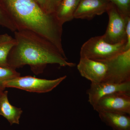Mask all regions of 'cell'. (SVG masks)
<instances>
[{
	"instance_id": "12",
	"label": "cell",
	"mask_w": 130,
	"mask_h": 130,
	"mask_svg": "<svg viewBox=\"0 0 130 130\" xmlns=\"http://www.w3.org/2000/svg\"><path fill=\"white\" fill-rule=\"evenodd\" d=\"M8 94V91L4 90L0 95V115L6 119L11 125L19 124L23 110L10 103Z\"/></svg>"
},
{
	"instance_id": "2",
	"label": "cell",
	"mask_w": 130,
	"mask_h": 130,
	"mask_svg": "<svg viewBox=\"0 0 130 130\" xmlns=\"http://www.w3.org/2000/svg\"><path fill=\"white\" fill-rule=\"evenodd\" d=\"M17 30L31 31L51 42L65 53L62 43L63 25L55 13L44 11L36 0H0Z\"/></svg>"
},
{
	"instance_id": "20",
	"label": "cell",
	"mask_w": 130,
	"mask_h": 130,
	"mask_svg": "<svg viewBox=\"0 0 130 130\" xmlns=\"http://www.w3.org/2000/svg\"><path fill=\"white\" fill-rule=\"evenodd\" d=\"M36 1L44 11L47 13H49L48 7V0H36Z\"/></svg>"
},
{
	"instance_id": "13",
	"label": "cell",
	"mask_w": 130,
	"mask_h": 130,
	"mask_svg": "<svg viewBox=\"0 0 130 130\" xmlns=\"http://www.w3.org/2000/svg\"><path fill=\"white\" fill-rule=\"evenodd\" d=\"M80 0H61L55 11L56 18L61 24L72 21Z\"/></svg>"
},
{
	"instance_id": "11",
	"label": "cell",
	"mask_w": 130,
	"mask_h": 130,
	"mask_svg": "<svg viewBox=\"0 0 130 130\" xmlns=\"http://www.w3.org/2000/svg\"><path fill=\"white\" fill-rule=\"evenodd\" d=\"M98 113L102 122L114 130H130V115L116 112Z\"/></svg>"
},
{
	"instance_id": "15",
	"label": "cell",
	"mask_w": 130,
	"mask_h": 130,
	"mask_svg": "<svg viewBox=\"0 0 130 130\" xmlns=\"http://www.w3.org/2000/svg\"><path fill=\"white\" fill-rule=\"evenodd\" d=\"M20 76L16 70L9 67H0V89L5 90V82Z\"/></svg>"
},
{
	"instance_id": "8",
	"label": "cell",
	"mask_w": 130,
	"mask_h": 130,
	"mask_svg": "<svg viewBox=\"0 0 130 130\" xmlns=\"http://www.w3.org/2000/svg\"><path fill=\"white\" fill-rule=\"evenodd\" d=\"M116 93H130V81L120 84L106 82L91 83L87 91L89 102L93 107L102 98Z\"/></svg>"
},
{
	"instance_id": "10",
	"label": "cell",
	"mask_w": 130,
	"mask_h": 130,
	"mask_svg": "<svg viewBox=\"0 0 130 130\" xmlns=\"http://www.w3.org/2000/svg\"><path fill=\"white\" fill-rule=\"evenodd\" d=\"M109 3L107 0H80L74 18L92 19L106 12Z\"/></svg>"
},
{
	"instance_id": "6",
	"label": "cell",
	"mask_w": 130,
	"mask_h": 130,
	"mask_svg": "<svg viewBox=\"0 0 130 130\" xmlns=\"http://www.w3.org/2000/svg\"><path fill=\"white\" fill-rule=\"evenodd\" d=\"M104 81L116 84L130 81V49L107 61Z\"/></svg>"
},
{
	"instance_id": "4",
	"label": "cell",
	"mask_w": 130,
	"mask_h": 130,
	"mask_svg": "<svg viewBox=\"0 0 130 130\" xmlns=\"http://www.w3.org/2000/svg\"><path fill=\"white\" fill-rule=\"evenodd\" d=\"M66 77L65 75L55 79H47L20 76L5 82L4 86L5 88H14L33 93H46L56 88Z\"/></svg>"
},
{
	"instance_id": "3",
	"label": "cell",
	"mask_w": 130,
	"mask_h": 130,
	"mask_svg": "<svg viewBox=\"0 0 130 130\" xmlns=\"http://www.w3.org/2000/svg\"><path fill=\"white\" fill-rule=\"evenodd\" d=\"M126 41L116 44L108 43L102 36L91 38L81 47L80 58L104 62L126 51Z\"/></svg>"
},
{
	"instance_id": "1",
	"label": "cell",
	"mask_w": 130,
	"mask_h": 130,
	"mask_svg": "<svg viewBox=\"0 0 130 130\" xmlns=\"http://www.w3.org/2000/svg\"><path fill=\"white\" fill-rule=\"evenodd\" d=\"M14 33L16 43L8 56L9 67L16 70L28 65L32 72L37 75L42 73L49 64L70 67L76 66L68 61L65 53L41 35L25 30Z\"/></svg>"
},
{
	"instance_id": "5",
	"label": "cell",
	"mask_w": 130,
	"mask_h": 130,
	"mask_svg": "<svg viewBox=\"0 0 130 130\" xmlns=\"http://www.w3.org/2000/svg\"><path fill=\"white\" fill-rule=\"evenodd\" d=\"M106 12L109 18L106 30L102 37L108 43L116 44L126 41V27L128 19L121 14L117 7L109 2Z\"/></svg>"
},
{
	"instance_id": "7",
	"label": "cell",
	"mask_w": 130,
	"mask_h": 130,
	"mask_svg": "<svg viewBox=\"0 0 130 130\" xmlns=\"http://www.w3.org/2000/svg\"><path fill=\"white\" fill-rule=\"evenodd\" d=\"M93 108L98 112H116L130 115V93H116L105 96Z\"/></svg>"
},
{
	"instance_id": "17",
	"label": "cell",
	"mask_w": 130,
	"mask_h": 130,
	"mask_svg": "<svg viewBox=\"0 0 130 130\" xmlns=\"http://www.w3.org/2000/svg\"><path fill=\"white\" fill-rule=\"evenodd\" d=\"M0 26L7 28L12 32L17 30L16 27L6 13L0 1Z\"/></svg>"
},
{
	"instance_id": "21",
	"label": "cell",
	"mask_w": 130,
	"mask_h": 130,
	"mask_svg": "<svg viewBox=\"0 0 130 130\" xmlns=\"http://www.w3.org/2000/svg\"><path fill=\"white\" fill-rule=\"evenodd\" d=\"M5 90H3L0 89V95H1V94L2 93L3 91Z\"/></svg>"
},
{
	"instance_id": "19",
	"label": "cell",
	"mask_w": 130,
	"mask_h": 130,
	"mask_svg": "<svg viewBox=\"0 0 130 130\" xmlns=\"http://www.w3.org/2000/svg\"><path fill=\"white\" fill-rule=\"evenodd\" d=\"M126 50L130 49V18L128 19L126 27Z\"/></svg>"
},
{
	"instance_id": "16",
	"label": "cell",
	"mask_w": 130,
	"mask_h": 130,
	"mask_svg": "<svg viewBox=\"0 0 130 130\" xmlns=\"http://www.w3.org/2000/svg\"><path fill=\"white\" fill-rule=\"evenodd\" d=\"M114 4L120 13L126 18L130 17V0H107Z\"/></svg>"
},
{
	"instance_id": "14",
	"label": "cell",
	"mask_w": 130,
	"mask_h": 130,
	"mask_svg": "<svg viewBox=\"0 0 130 130\" xmlns=\"http://www.w3.org/2000/svg\"><path fill=\"white\" fill-rule=\"evenodd\" d=\"M15 43L14 37L8 33L0 35V67H8V56Z\"/></svg>"
},
{
	"instance_id": "18",
	"label": "cell",
	"mask_w": 130,
	"mask_h": 130,
	"mask_svg": "<svg viewBox=\"0 0 130 130\" xmlns=\"http://www.w3.org/2000/svg\"><path fill=\"white\" fill-rule=\"evenodd\" d=\"M61 0H48L49 13H54Z\"/></svg>"
},
{
	"instance_id": "9",
	"label": "cell",
	"mask_w": 130,
	"mask_h": 130,
	"mask_svg": "<svg viewBox=\"0 0 130 130\" xmlns=\"http://www.w3.org/2000/svg\"><path fill=\"white\" fill-rule=\"evenodd\" d=\"M77 68L82 77L89 80L91 84H97L104 81L107 65L105 62L80 58Z\"/></svg>"
}]
</instances>
